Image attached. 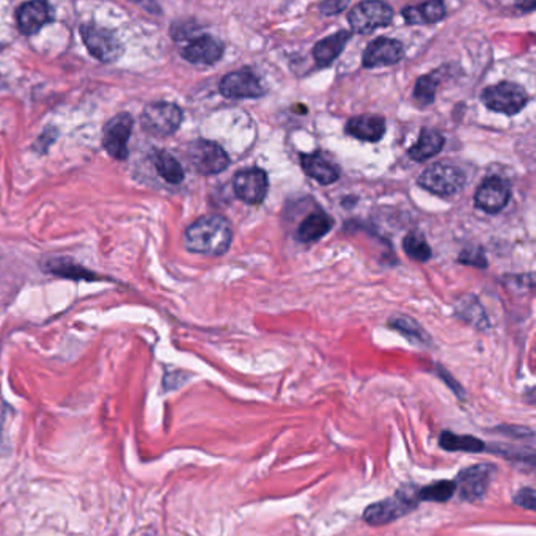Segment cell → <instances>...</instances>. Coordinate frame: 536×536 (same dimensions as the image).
Returning <instances> with one entry per match:
<instances>
[{
  "label": "cell",
  "instance_id": "31",
  "mask_svg": "<svg viewBox=\"0 0 536 536\" xmlns=\"http://www.w3.org/2000/svg\"><path fill=\"white\" fill-rule=\"evenodd\" d=\"M513 502L517 507L523 510L535 511L536 510V492L533 488H522L514 494Z\"/></svg>",
  "mask_w": 536,
  "mask_h": 536
},
{
  "label": "cell",
  "instance_id": "18",
  "mask_svg": "<svg viewBox=\"0 0 536 536\" xmlns=\"http://www.w3.org/2000/svg\"><path fill=\"white\" fill-rule=\"evenodd\" d=\"M346 132L359 140L379 141L385 132V121L382 116L374 115L354 116L348 121Z\"/></svg>",
  "mask_w": 536,
  "mask_h": 536
},
{
  "label": "cell",
  "instance_id": "24",
  "mask_svg": "<svg viewBox=\"0 0 536 536\" xmlns=\"http://www.w3.org/2000/svg\"><path fill=\"white\" fill-rule=\"evenodd\" d=\"M153 161H155V167L158 174L161 175L165 181L170 184H180L184 180V170L181 164L170 155V153L164 150H158L153 155Z\"/></svg>",
  "mask_w": 536,
  "mask_h": 536
},
{
  "label": "cell",
  "instance_id": "5",
  "mask_svg": "<svg viewBox=\"0 0 536 536\" xmlns=\"http://www.w3.org/2000/svg\"><path fill=\"white\" fill-rule=\"evenodd\" d=\"M482 101L486 107L496 110V112L516 115L526 107L528 95L521 85L500 82L486 89L482 93Z\"/></svg>",
  "mask_w": 536,
  "mask_h": 536
},
{
  "label": "cell",
  "instance_id": "13",
  "mask_svg": "<svg viewBox=\"0 0 536 536\" xmlns=\"http://www.w3.org/2000/svg\"><path fill=\"white\" fill-rule=\"evenodd\" d=\"M510 184L498 176H491L480 184L475 192V205L484 213L496 214L508 205Z\"/></svg>",
  "mask_w": 536,
  "mask_h": 536
},
{
  "label": "cell",
  "instance_id": "2",
  "mask_svg": "<svg viewBox=\"0 0 536 536\" xmlns=\"http://www.w3.org/2000/svg\"><path fill=\"white\" fill-rule=\"evenodd\" d=\"M418 502L420 500L417 497V489H401L395 496L367 507V510L363 511V521L369 523V526L392 523L393 521L401 519L406 514H409L411 511H414Z\"/></svg>",
  "mask_w": 536,
  "mask_h": 536
},
{
  "label": "cell",
  "instance_id": "34",
  "mask_svg": "<svg viewBox=\"0 0 536 536\" xmlns=\"http://www.w3.org/2000/svg\"><path fill=\"white\" fill-rule=\"evenodd\" d=\"M439 376H441V378H442L443 381L447 382V385L456 393V395H458L459 398H464V390H463V387H461V385L458 384V382H456V381L452 378V376H450V374L445 372V369H441Z\"/></svg>",
  "mask_w": 536,
  "mask_h": 536
},
{
  "label": "cell",
  "instance_id": "32",
  "mask_svg": "<svg viewBox=\"0 0 536 536\" xmlns=\"http://www.w3.org/2000/svg\"><path fill=\"white\" fill-rule=\"evenodd\" d=\"M497 431H500L502 434L505 436H513L516 437V439H530L533 441V431L528 429V428H522V427H500L497 428Z\"/></svg>",
  "mask_w": 536,
  "mask_h": 536
},
{
  "label": "cell",
  "instance_id": "4",
  "mask_svg": "<svg viewBox=\"0 0 536 536\" xmlns=\"http://www.w3.org/2000/svg\"><path fill=\"white\" fill-rule=\"evenodd\" d=\"M140 123L148 134L167 137L181 126L183 110L171 102H151L141 112Z\"/></svg>",
  "mask_w": 536,
  "mask_h": 536
},
{
  "label": "cell",
  "instance_id": "26",
  "mask_svg": "<svg viewBox=\"0 0 536 536\" xmlns=\"http://www.w3.org/2000/svg\"><path fill=\"white\" fill-rule=\"evenodd\" d=\"M441 82L439 72H431L418 79L414 89V101L417 106L427 107L434 102L437 85Z\"/></svg>",
  "mask_w": 536,
  "mask_h": 536
},
{
  "label": "cell",
  "instance_id": "15",
  "mask_svg": "<svg viewBox=\"0 0 536 536\" xmlns=\"http://www.w3.org/2000/svg\"><path fill=\"white\" fill-rule=\"evenodd\" d=\"M404 51L403 45L398 40L393 38H381L374 40L367 46L363 52V66L365 68H378L385 65L398 63L403 59Z\"/></svg>",
  "mask_w": 536,
  "mask_h": 536
},
{
  "label": "cell",
  "instance_id": "25",
  "mask_svg": "<svg viewBox=\"0 0 536 536\" xmlns=\"http://www.w3.org/2000/svg\"><path fill=\"white\" fill-rule=\"evenodd\" d=\"M454 494H456V483L448 482V480H441V482L424 486V488L417 491L418 500L437 502V503L448 502Z\"/></svg>",
  "mask_w": 536,
  "mask_h": 536
},
{
  "label": "cell",
  "instance_id": "29",
  "mask_svg": "<svg viewBox=\"0 0 536 536\" xmlns=\"http://www.w3.org/2000/svg\"><path fill=\"white\" fill-rule=\"evenodd\" d=\"M390 326L393 329L401 332L404 337H408L411 342L418 343V344H424V343L429 342V338L427 334H424V330L415 321H412V319H409V318L393 319Z\"/></svg>",
  "mask_w": 536,
  "mask_h": 536
},
{
  "label": "cell",
  "instance_id": "30",
  "mask_svg": "<svg viewBox=\"0 0 536 536\" xmlns=\"http://www.w3.org/2000/svg\"><path fill=\"white\" fill-rule=\"evenodd\" d=\"M49 270L54 274H59V275H63V277H68V279H96V277L89 273L87 269H84L82 266H79V264H74V263H70L68 260H54L51 263V268H49Z\"/></svg>",
  "mask_w": 536,
  "mask_h": 536
},
{
  "label": "cell",
  "instance_id": "19",
  "mask_svg": "<svg viewBox=\"0 0 536 536\" xmlns=\"http://www.w3.org/2000/svg\"><path fill=\"white\" fill-rule=\"evenodd\" d=\"M351 38V33L346 30H340L334 35L328 36L326 40L318 41L315 47H313V57H315L316 63L319 66H328L334 61L338 55L343 52L344 46L348 45Z\"/></svg>",
  "mask_w": 536,
  "mask_h": 536
},
{
  "label": "cell",
  "instance_id": "1",
  "mask_svg": "<svg viewBox=\"0 0 536 536\" xmlns=\"http://www.w3.org/2000/svg\"><path fill=\"white\" fill-rule=\"evenodd\" d=\"M233 239L231 225L222 215H203L187 227L184 245L189 252L203 255H224Z\"/></svg>",
  "mask_w": 536,
  "mask_h": 536
},
{
  "label": "cell",
  "instance_id": "16",
  "mask_svg": "<svg viewBox=\"0 0 536 536\" xmlns=\"http://www.w3.org/2000/svg\"><path fill=\"white\" fill-rule=\"evenodd\" d=\"M17 27L24 35H35L52 20V10L46 2L24 3L16 15Z\"/></svg>",
  "mask_w": 536,
  "mask_h": 536
},
{
  "label": "cell",
  "instance_id": "20",
  "mask_svg": "<svg viewBox=\"0 0 536 536\" xmlns=\"http://www.w3.org/2000/svg\"><path fill=\"white\" fill-rule=\"evenodd\" d=\"M447 15L445 5L442 2L420 3L415 7H406L403 10V17L412 26H423V24H434L442 21Z\"/></svg>",
  "mask_w": 536,
  "mask_h": 536
},
{
  "label": "cell",
  "instance_id": "22",
  "mask_svg": "<svg viewBox=\"0 0 536 536\" xmlns=\"http://www.w3.org/2000/svg\"><path fill=\"white\" fill-rule=\"evenodd\" d=\"M443 144H445V139L443 135L436 131V129H423L420 132V137H418L417 144L409 150V156L414 159V161L423 162L427 159L436 156L437 153L442 150Z\"/></svg>",
  "mask_w": 536,
  "mask_h": 536
},
{
  "label": "cell",
  "instance_id": "28",
  "mask_svg": "<svg viewBox=\"0 0 536 536\" xmlns=\"http://www.w3.org/2000/svg\"><path fill=\"white\" fill-rule=\"evenodd\" d=\"M484 450L494 453V454H500L507 459H514V461H523V463H530V466H533L535 463V452L532 447H516V445H492V447H486Z\"/></svg>",
  "mask_w": 536,
  "mask_h": 536
},
{
  "label": "cell",
  "instance_id": "7",
  "mask_svg": "<svg viewBox=\"0 0 536 536\" xmlns=\"http://www.w3.org/2000/svg\"><path fill=\"white\" fill-rule=\"evenodd\" d=\"M81 36L89 52L102 63H110L121 57V43L110 30L96 27L93 24H84L81 27Z\"/></svg>",
  "mask_w": 536,
  "mask_h": 536
},
{
  "label": "cell",
  "instance_id": "33",
  "mask_svg": "<svg viewBox=\"0 0 536 536\" xmlns=\"http://www.w3.org/2000/svg\"><path fill=\"white\" fill-rule=\"evenodd\" d=\"M459 261H463L466 264H472V266H480V268H484L488 266V261H486V258L483 256L482 252H475V254H472V252L466 250L463 252V255L459 256Z\"/></svg>",
  "mask_w": 536,
  "mask_h": 536
},
{
  "label": "cell",
  "instance_id": "6",
  "mask_svg": "<svg viewBox=\"0 0 536 536\" xmlns=\"http://www.w3.org/2000/svg\"><path fill=\"white\" fill-rule=\"evenodd\" d=\"M189 161L192 167L201 175H217L227 170L230 159L224 148L209 140H195L187 150Z\"/></svg>",
  "mask_w": 536,
  "mask_h": 536
},
{
  "label": "cell",
  "instance_id": "14",
  "mask_svg": "<svg viewBox=\"0 0 536 536\" xmlns=\"http://www.w3.org/2000/svg\"><path fill=\"white\" fill-rule=\"evenodd\" d=\"M222 54H224L222 43L209 35L192 36L181 49L183 59L192 65H214L222 57Z\"/></svg>",
  "mask_w": 536,
  "mask_h": 536
},
{
  "label": "cell",
  "instance_id": "35",
  "mask_svg": "<svg viewBox=\"0 0 536 536\" xmlns=\"http://www.w3.org/2000/svg\"><path fill=\"white\" fill-rule=\"evenodd\" d=\"M348 7L346 2H329V3H323L321 10L324 11V15H337L338 11H342Z\"/></svg>",
  "mask_w": 536,
  "mask_h": 536
},
{
  "label": "cell",
  "instance_id": "12",
  "mask_svg": "<svg viewBox=\"0 0 536 536\" xmlns=\"http://www.w3.org/2000/svg\"><path fill=\"white\" fill-rule=\"evenodd\" d=\"M220 93L225 98H260L264 95V89L260 79L254 71L243 68L239 71L228 72L219 85Z\"/></svg>",
  "mask_w": 536,
  "mask_h": 536
},
{
  "label": "cell",
  "instance_id": "3",
  "mask_svg": "<svg viewBox=\"0 0 536 536\" xmlns=\"http://www.w3.org/2000/svg\"><path fill=\"white\" fill-rule=\"evenodd\" d=\"M418 184L431 194L450 197L459 192L466 184L463 170L450 162H437L429 165L418 176Z\"/></svg>",
  "mask_w": 536,
  "mask_h": 536
},
{
  "label": "cell",
  "instance_id": "23",
  "mask_svg": "<svg viewBox=\"0 0 536 536\" xmlns=\"http://www.w3.org/2000/svg\"><path fill=\"white\" fill-rule=\"evenodd\" d=\"M439 445L447 452H466V453H480L484 452V442L478 437L467 434H454L452 431H443L439 437Z\"/></svg>",
  "mask_w": 536,
  "mask_h": 536
},
{
  "label": "cell",
  "instance_id": "21",
  "mask_svg": "<svg viewBox=\"0 0 536 536\" xmlns=\"http://www.w3.org/2000/svg\"><path fill=\"white\" fill-rule=\"evenodd\" d=\"M332 227H334V220L326 213L310 214L299 225L298 238L302 243H315L328 235Z\"/></svg>",
  "mask_w": 536,
  "mask_h": 536
},
{
  "label": "cell",
  "instance_id": "17",
  "mask_svg": "<svg viewBox=\"0 0 536 536\" xmlns=\"http://www.w3.org/2000/svg\"><path fill=\"white\" fill-rule=\"evenodd\" d=\"M300 162L305 174L319 184H332L340 178V169L335 164L328 161L321 153L302 155Z\"/></svg>",
  "mask_w": 536,
  "mask_h": 536
},
{
  "label": "cell",
  "instance_id": "10",
  "mask_svg": "<svg viewBox=\"0 0 536 536\" xmlns=\"http://www.w3.org/2000/svg\"><path fill=\"white\" fill-rule=\"evenodd\" d=\"M134 118L131 114L121 112L110 118L102 129V146L110 156L118 161L128 158V140L131 137Z\"/></svg>",
  "mask_w": 536,
  "mask_h": 536
},
{
  "label": "cell",
  "instance_id": "27",
  "mask_svg": "<svg viewBox=\"0 0 536 536\" xmlns=\"http://www.w3.org/2000/svg\"><path fill=\"white\" fill-rule=\"evenodd\" d=\"M403 247L406 254L417 261L424 263L429 260L431 255H433V252H431V247L428 245V243L424 241V238L415 231L409 233V235L404 238Z\"/></svg>",
  "mask_w": 536,
  "mask_h": 536
},
{
  "label": "cell",
  "instance_id": "8",
  "mask_svg": "<svg viewBox=\"0 0 536 536\" xmlns=\"http://www.w3.org/2000/svg\"><path fill=\"white\" fill-rule=\"evenodd\" d=\"M393 20V10L384 2H362L349 11L348 21L357 33H369L376 29L389 26Z\"/></svg>",
  "mask_w": 536,
  "mask_h": 536
},
{
  "label": "cell",
  "instance_id": "11",
  "mask_svg": "<svg viewBox=\"0 0 536 536\" xmlns=\"http://www.w3.org/2000/svg\"><path fill=\"white\" fill-rule=\"evenodd\" d=\"M233 187L238 199L249 205H260L268 194L269 181L263 169H244L233 178Z\"/></svg>",
  "mask_w": 536,
  "mask_h": 536
},
{
  "label": "cell",
  "instance_id": "9",
  "mask_svg": "<svg viewBox=\"0 0 536 536\" xmlns=\"http://www.w3.org/2000/svg\"><path fill=\"white\" fill-rule=\"evenodd\" d=\"M494 472L496 467L491 464H477L461 470L454 480L461 500L475 502L482 498L488 492Z\"/></svg>",
  "mask_w": 536,
  "mask_h": 536
}]
</instances>
